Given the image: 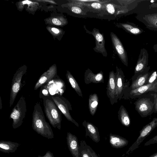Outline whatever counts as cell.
<instances>
[{"label": "cell", "mask_w": 157, "mask_h": 157, "mask_svg": "<svg viewBox=\"0 0 157 157\" xmlns=\"http://www.w3.org/2000/svg\"><path fill=\"white\" fill-rule=\"evenodd\" d=\"M32 127L38 134L43 136L52 139L54 138L52 128L47 122L40 102L36 103L32 114Z\"/></svg>", "instance_id": "obj_1"}, {"label": "cell", "mask_w": 157, "mask_h": 157, "mask_svg": "<svg viewBox=\"0 0 157 157\" xmlns=\"http://www.w3.org/2000/svg\"><path fill=\"white\" fill-rule=\"evenodd\" d=\"M42 98L44 112L50 123L54 128L60 130L62 112L51 96H44Z\"/></svg>", "instance_id": "obj_2"}, {"label": "cell", "mask_w": 157, "mask_h": 157, "mask_svg": "<svg viewBox=\"0 0 157 157\" xmlns=\"http://www.w3.org/2000/svg\"><path fill=\"white\" fill-rule=\"evenodd\" d=\"M64 82L59 78L54 79L42 86L39 93V97L42 98L44 96H52L61 95L65 90Z\"/></svg>", "instance_id": "obj_3"}, {"label": "cell", "mask_w": 157, "mask_h": 157, "mask_svg": "<svg viewBox=\"0 0 157 157\" xmlns=\"http://www.w3.org/2000/svg\"><path fill=\"white\" fill-rule=\"evenodd\" d=\"M26 112L25 98L23 95H22L13 108L10 116V118L13 121L12 127L13 129H16L22 125Z\"/></svg>", "instance_id": "obj_4"}, {"label": "cell", "mask_w": 157, "mask_h": 157, "mask_svg": "<svg viewBox=\"0 0 157 157\" xmlns=\"http://www.w3.org/2000/svg\"><path fill=\"white\" fill-rule=\"evenodd\" d=\"M157 126V117H155L151 122L143 127L140 132V134L137 139L128 148L126 154L128 155L138 148L145 138Z\"/></svg>", "instance_id": "obj_5"}, {"label": "cell", "mask_w": 157, "mask_h": 157, "mask_svg": "<svg viewBox=\"0 0 157 157\" xmlns=\"http://www.w3.org/2000/svg\"><path fill=\"white\" fill-rule=\"evenodd\" d=\"M51 97L67 119L77 127H79L78 123L72 118L70 114V110H72V109L71 105L68 100L61 95H55Z\"/></svg>", "instance_id": "obj_6"}, {"label": "cell", "mask_w": 157, "mask_h": 157, "mask_svg": "<svg viewBox=\"0 0 157 157\" xmlns=\"http://www.w3.org/2000/svg\"><path fill=\"white\" fill-rule=\"evenodd\" d=\"M135 104L136 109L142 117H146L154 112V101L149 98H140Z\"/></svg>", "instance_id": "obj_7"}, {"label": "cell", "mask_w": 157, "mask_h": 157, "mask_svg": "<svg viewBox=\"0 0 157 157\" xmlns=\"http://www.w3.org/2000/svg\"><path fill=\"white\" fill-rule=\"evenodd\" d=\"M25 70H19L14 74L12 79L10 100V106L13 105L16 96L21 90L23 75L25 73Z\"/></svg>", "instance_id": "obj_8"}, {"label": "cell", "mask_w": 157, "mask_h": 157, "mask_svg": "<svg viewBox=\"0 0 157 157\" xmlns=\"http://www.w3.org/2000/svg\"><path fill=\"white\" fill-rule=\"evenodd\" d=\"M106 89L107 95L111 104L117 102L116 74L113 71L109 73Z\"/></svg>", "instance_id": "obj_9"}, {"label": "cell", "mask_w": 157, "mask_h": 157, "mask_svg": "<svg viewBox=\"0 0 157 157\" xmlns=\"http://www.w3.org/2000/svg\"><path fill=\"white\" fill-rule=\"evenodd\" d=\"M148 59V54L147 51L144 48L141 49L135 67V75L133 78L135 77L136 78L147 67Z\"/></svg>", "instance_id": "obj_10"}, {"label": "cell", "mask_w": 157, "mask_h": 157, "mask_svg": "<svg viewBox=\"0 0 157 157\" xmlns=\"http://www.w3.org/2000/svg\"><path fill=\"white\" fill-rule=\"evenodd\" d=\"M110 35L113 45L121 60L124 65L127 66V56L122 43L115 34L111 32Z\"/></svg>", "instance_id": "obj_11"}, {"label": "cell", "mask_w": 157, "mask_h": 157, "mask_svg": "<svg viewBox=\"0 0 157 157\" xmlns=\"http://www.w3.org/2000/svg\"><path fill=\"white\" fill-rule=\"evenodd\" d=\"M58 78L56 68L52 67L40 76L34 86V90H37L49 81Z\"/></svg>", "instance_id": "obj_12"}, {"label": "cell", "mask_w": 157, "mask_h": 157, "mask_svg": "<svg viewBox=\"0 0 157 157\" xmlns=\"http://www.w3.org/2000/svg\"><path fill=\"white\" fill-rule=\"evenodd\" d=\"M156 91H157V82L145 84L134 90H129L128 92V95L131 98H134L149 92Z\"/></svg>", "instance_id": "obj_13"}, {"label": "cell", "mask_w": 157, "mask_h": 157, "mask_svg": "<svg viewBox=\"0 0 157 157\" xmlns=\"http://www.w3.org/2000/svg\"><path fill=\"white\" fill-rule=\"evenodd\" d=\"M116 85L117 98L118 100L121 99L126 89V85L124 83V76L122 71L116 67Z\"/></svg>", "instance_id": "obj_14"}, {"label": "cell", "mask_w": 157, "mask_h": 157, "mask_svg": "<svg viewBox=\"0 0 157 157\" xmlns=\"http://www.w3.org/2000/svg\"><path fill=\"white\" fill-rule=\"evenodd\" d=\"M68 148L73 157H79V145L77 137L70 132L67 133L66 137Z\"/></svg>", "instance_id": "obj_15"}, {"label": "cell", "mask_w": 157, "mask_h": 157, "mask_svg": "<svg viewBox=\"0 0 157 157\" xmlns=\"http://www.w3.org/2000/svg\"><path fill=\"white\" fill-rule=\"evenodd\" d=\"M82 125L85 129L86 137L89 136L95 142L98 143L100 140V136L97 127L85 120L83 122Z\"/></svg>", "instance_id": "obj_16"}, {"label": "cell", "mask_w": 157, "mask_h": 157, "mask_svg": "<svg viewBox=\"0 0 157 157\" xmlns=\"http://www.w3.org/2000/svg\"><path fill=\"white\" fill-rule=\"evenodd\" d=\"M92 34L95 40L96 46L94 48L96 52L102 53L104 56H106L107 53L105 47V40L103 35L101 34L97 29H94Z\"/></svg>", "instance_id": "obj_17"}, {"label": "cell", "mask_w": 157, "mask_h": 157, "mask_svg": "<svg viewBox=\"0 0 157 157\" xmlns=\"http://www.w3.org/2000/svg\"><path fill=\"white\" fill-rule=\"evenodd\" d=\"M104 77L102 71L97 74H94L89 69L86 71L84 74V82L86 84L91 83H104Z\"/></svg>", "instance_id": "obj_18"}, {"label": "cell", "mask_w": 157, "mask_h": 157, "mask_svg": "<svg viewBox=\"0 0 157 157\" xmlns=\"http://www.w3.org/2000/svg\"><path fill=\"white\" fill-rule=\"evenodd\" d=\"M109 141L111 146L113 148H120L127 146L128 141L125 138L117 135L110 133Z\"/></svg>", "instance_id": "obj_19"}, {"label": "cell", "mask_w": 157, "mask_h": 157, "mask_svg": "<svg viewBox=\"0 0 157 157\" xmlns=\"http://www.w3.org/2000/svg\"><path fill=\"white\" fill-rule=\"evenodd\" d=\"M147 68L132 81L129 90H134L146 84L150 75V73L148 72V71L146 73L144 72Z\"/></svg>", "instance_id": "obj_20"}, {"label": "cell", "mask_w": 157, "mask_h": 157, "mask_svg": "<svg viewBox=\"0 0 157 157\" xmlns=\"http://www.w3.org/2000/svg\"><path fill=\"white\" fill-rule=\"evenodd\" d=\"M20 144L17 143L2 140L0 141V151L9 153L15 152Z\"/></svg>", "instance_id": "obj_21"}, {"label": "cell", "mask_w": 157, "mask_h": 157, "mask_svg": "<svg viewBox=\"0 0 157 157\" xmlns=\"http://www.w3.org/2000/svg\"><path fill=\"white\" fill-rule=\"evenodd\" d=\"M143 19L147 28L157 31V13L145 15Z\"/></svg>", "instance_id": "obj_22"}, {"label": "cell", "mask_w": 157, "mask_h": 157, "mask_svg": "<svg viewBox=\"0 0 157 157\" xmlns=\"http://www.w3.org/2000/svg\"><path fill=\"white\" fill-rule=\"evenodd\" d=\"M118 113V119L121 123L125 127H129L131 124L130 118L123 105H121Z\"/></svg>", "instance_id": "obj_23"}, {"label": "cell", "mask_w": 157, "mask_h": 157, "mask_svg": "<svg viewBox=\"0 0 157 157\" xmlns=\"http://www.w3.org/2000/svg\"><path fill=\"white\" fill-rule=\"evenodd\" d=\"M99 103V99L97 94H90L89 98L88 106L90 114L94 116L97 110Z\"/></svg>", "instance_id": "obj_24"}, {"label": "cell", "mask_w": 157, "mask_h": 157, "mask_svg": "<svg viewBox=\"0 0 157 157\" xmlns=\"http://www.w3.org/2000/svg\"><path fill=\"white\" fill-rule=\"evenodd\" d=\"M66 77L67 80L72 88L79 97H82L83 96L82 91L79 85L73 75L69 71H67Z\"/></svg>", "instance_id": "obj_25"}, {"label": "cell", "mask_w": 157, "mask_h": 157, "mask_svg": "<svg viewBox=\"0 0 157 157\" xmlns=\"http://www.w3.org/2000/svg\"><path fill=\"white\" fill-rule=\"evenodd\" d=\"M121 25L128 32L134 35H138L143 32L142 29L133 24L122 23Z\"/></svg>", "instance_id": "obj_26"}, {"label": "cell", "mask_w": 157, "mask_h": 157, "mask_svg": "<svg viewBox=\"0 0 157 157\" xmlns=\"http://www.w3.org/2000/svg\"><path fill=\"white\" fill-rule=\"evenodd\" d=\"M87 144L84 140L80 141L79 145V157H90L86 148Z\"/></svg>", "instance_id": "obj_27"}, {"label": "cell", "mask_w": 157, "mask_h": 157, "mask_svg": "<svg viewBox=\"0 0 157 157\" xmlns=\"http://www.w3.org/2000/svg\"><path fill=\"white\" fill-rule=\"evenodd\" d=\"M157 82V71H154L149 75L146 84H151Z\"/></svg>", "instance_id": "obj_28"}, {"label": "cell", "mask_w": 157, "mask_h": 157, "mask_svg": "<svg viewBox=\"0 0 157 157\" xmlns=\"http://www.w3.org/2000/svg\"><path fill=\"white\" fill-rule=\"evenodd\" d=\"M157 143V135L151 139L147 141L144 144L145 146H147Z\"/></svg>", "instance_id": "obj_29"}, {"label": "cell", "mask_w": 157, "mask_h": 157, "mask_svg": "<svg viewBox=\"0 0 157 157\" xmlns=\"http://www.w3.org/2000/svg\"><path fill=\"white\" fill-rule=\"evenodd\" d=\"M86 148L87 151L89 154L90 157H98L95 152L90 146L87 145Z\"/></svg>", "instance_id": "obj_30"}, {"label": "cell", "mask_w": 157, "mask_h": 157, "mask_svg": "<svg viewBox=\"0 0 157 157\" xmlns=\"http://www.w3.org/2000/svg\"><path fill=\"white\" fill-rule=\"evenodd\" d=\"M106 8L108 12L113 14L114 13L115 10L114 6L111 4H108L106 6Z\"/></svg>", "instance_id": "obj_31"}, {"label": "cell", "mask_w": 157, "mask_h": 157, "mask_svg": "<svg viewBox=\"0 0 157 157\" xmlns=\"http://www.w3.org/2000/svg\"><path fill=\"white\" fill-rule=\"evenodd\" d=\"M72 11L77 14H79L81 13V9L78 7L73 6L71 9Z\"/></svg>", "instance_id": "obj_32"}, {"label": "cell", "mask_w": 157, "mask_h": 157, "mask_svg": "<svg viewBox=\"0 0 157 157\" xmlns=\"http://www.w3.org/2000/svg\"><path fill=\"white\" fill-rule=\"evenodd\" d=\"M91 6L94 9H99L101 7V5L99 3H93L91 4Z\"/></svg>", "instance_id": "obj_33"}, {"label": "cell", "mask_w": 157, "mask_h": 157, "mask_svg": "<svg viewBox=\"0 0 157 157\" xmlns=\"http://www.w3.org/2000/svg\"><path fill=\"white\" fill-rule=\"evenodd\" d=\"M38 157H54L52 153L49 151H47L44 156L38 155Z\"/></svg>", "instance_id": "obj_34"}, {"label": "cell", "mask_w": 157, "mask_h": 157, "mask_svg": "<svg viewBox=\"0 0 157 157\" xmlns=\"http://www.w3.org/2000/svg\"><path fill=\"white\" fill-rule=\"evenodd\" d=\"M52 23L55 25H60L61 24V21L58 19L56 18H54L52 20Z\"/></svg>", "instance_id": "obj_35"}, {"label": "cell", "mask_w": 157, "mask_h": 157, "mask_svg": "<svg viewBox=\"0 0 157 157\" xmlns=\"http://www.w3.org/2000/svg\"><path fill=\"white\" fill-rule=\"evenodd\" d=\"M154 102V112L155 113H157V94L155 98Z\"/></svg>", "instance_id": "obj_36"}, {"label": "cell", "mask_w": 157, "mask_h": 157, "mask_svg": "<svg viewBox=\"0 0 157 157\" xmlns=\"http://www.w3.org/2000/svg\"><path fill=\"white\" fill-rule=\"evenodd\" d=\"M52 30L54 33L57 34L59 33V30L55 28H52Z\"/></svg>", "instance_id": "obj_37"}, {"label": "cell", "mask_w": 157, "mask_h": 157, "mask_svg": "<svg viewBox=\"0 0 157 157\" xmlns=\"http://www.w3.org/2000/svg\"><path fill=\"white\" fill-rule=\"evenodd\" d=\"M150 7H157V3H153L151 4L150 6Z\"/></svg>", "instance_id": "obj_38"}, {"label": "cell", "mask_w": 157, "mask_h": 157, "mask_svg": "<svg viewBox=\"0 0 157 157\" xmlns=\"http://www.w3.org/2000/svg\"><path fill=\"white\" fill-rule=\"evenodd\" d=\"M22 2L23 4H30V3H31V1H29L28 0H26V1H23Z\"/></svg>", "instance_id": "obj_39"}, {"label": "cell", "mask_w": 157, "mask_h": 157, "mask_svg": "<svg viewBox=\"0 0 157 157\" xmlns=\"http://www.w3.org/2000/svg\"><path fill=\"white\" fill-rule=\"evenodd\" d=\"M153 48L155 52H157V44L154 45L153 46Z\"/></svg>", "instance_id": "obj_40"}, {"label": "cell", "mask_w": 157, "mask_h": 157, "mask_svg": "<svg viewBox=\"0 0 157 157\" xmlns=\"http://www.w3.org/2000/svg\"><path fill=\"white\" fill-rule=\"evenodd\" d=\"M148 157H157V152L155 153Z\"/></svg>", "instance_id": "obj_41"}, {"label": "cell", "mask_w": 157, "mask_h": 157, "mask_svg": "<svg viewBox=\"0 0 157 157\" xmlns=\"http://www.w3.org/2000/svg\"><path fill=\"white\" fill-rule=\"evenodd\" d=\"M0 103H1V106H0V109H1L2 108V102H1V100L0 98Z\"/></svg>", "instance_id": "obj_42"}]
</instances>
